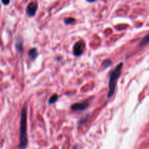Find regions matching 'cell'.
I'll list each match as a JSON object with an SVG mask.
<instances>
[{"label":"cell","mask_w":149,"mask_h":149,"mask_svg":"<svg viewBox=\"0 0 149 149\" xmlns=\"http://www.w3.org/2000/svg\"><path fill=\"white\" fill-rule=\"evenodd\" d=\"M10 0H1V2L4 5H8L10 4Z\"/></svg>","instance_id":"4fadbf2b"},{"label":"cell","mask_w":149,"mask_h":149,"mask_svg":"<svg viewBox=\"0 0 149 149\" xmlns=\"http://www.w3.org/2000/svg\"><path fill=\"white\" fill-rule=\"evenodd\" d=\"M90 104L87 102H84L81 103H75L71 106V109L74 111H83L89 107Z\"/></svg>","instance_id":"5b68a950"},{"label":"cell","mask_w":149,"mask_h":149,"mask_svg":"<svg viewBox=\"0 0 149 149\" xmlns=\"http://www.w3.org/2000/svg\"><path fill=\"white\" fill-rule=\"evenodd\" d=\"M15 48L19 52H22L24 50L23 45V39L21 37H17L15 41Z\"/></svg>","instance_id":"8992f818"},{"label":"cell","mask_w":149,"mask_h":149,"mask_svg":"<svg viewBox=\"0 0 149 149\" xmlns=\"http://www.w3.org/2000/svg\"><path fill=\"white\" fill-rule=\"evenodd\" d=\"M29 56L31 61H34L38 56L37 49L36 48H32V49H31L29 52Z\"/></svg>","instance_id":"52a82bcc"},{"label":"cell","mask_w":149,"mask_h":149,"mask_svg":"<svg viewBox=\"0 0 149 149\" xmlns=\"http://www.w3.org/2000/svg\"><path fill=\"white\" fill-rule=\"evenodd\" d=\"M58 95L57 94H54L52 95V96H51L50 97H49V100H48V103H49V105L51 104H53V103H55V102L58 100Z\"/></svg>","instance_id":"ba28073f"},{"label":"cell","mask_w":149,"mask_h":149,"mask_svg":"<svg viewBox=\"0 0 149 149\" xmlns=\"http://www.w3.org/2000/svg\"><path fill=\"white\" fill-rule=\"evenodd\" d=\"M87 1H88V2H94V1H97V0H87Z\"/></svg>","instance_id":"5bb4252c"},{"label":"cell","mask_w":149,"mask_h":149,"mask_svg":"<svg viewBox=\"0 0 149 149\" xmlns=\"http://www.w3.org/2000/svg\"><path fill=\"white\" fill-rule=\"evenodd\" d=\"M38 9V3L36 1H31L29 3V5L27 6L26 8V14L29 16V17H33L36 15V11Z\"/></svg>","instance_id":"277c9868"},{"label":"cell","mask_w":149,"mask_h":149,"mask_svg":"<svg viewBox=\"0 0 149 149\" xmlns=\"http://www.w3.org/2000/svg\"><path fill=\"white\" fill-rule=\"evenodd\" d=\"M90 116H89V115H87V116H84L83 118H81V119H80L79 121V125H84V124L86 123L87 122H88L89 119H90Z\"/></svg>","instance_id":"9c48e42d"},{"label":"cell","mask_w":149,"mask_h":149,"mask_svg":"<svg viewBox=\"0 0 149 149\" xmlns=\"http://www.w3.org/2000/svg\"><path fill=\"white\" fill-rule=\"evenodd\" d=\"M75 21V19L73 18V17H68V18H65L64 20V22H65V24L66 25H69L73 23Z\"/></svg>","instance_id":"7c38bea8"},{"label":"cell","mask_w":149,"mask_h":149,"mask_svg":"<svg viewBox=\"0 0 149 149\" xmlns=\"http://www.w3.org/2000/svg\"><path fill=\"white\" fill-rule=\"evenodd\" d=\"M111 63H112L110 60H106V61H104L103 63H102V66H103V69H105V68L111 66Z\"/></svg>","instance_id":"30bf717a"},{"label":"cell","mask_w":149,"mask_h":149,"mask_svg":"<svg viewBox=\"0 0 149 149\" xmlns=\"http://www.w3.org/2000/svg\"><path fill=\"white\" fill-rule=\"evenodd\" d=\"M148 42H149V36L148 35H146V36H145V38H143V39L141 40L140 45H141V46H143V45H146L148 43Z\"/></svg>","instance_id":"8fae6325"},{"label":"cell","mask_w":149,"mask_h":149,"mask_svg":"<svg viewBox=\"0 0 149 149\" xmlns=\"http://www.w3.org/2000/svg\"><path fill=\"white\" fill-rule=\"evenodd\" d=\"M84 47H85L84 42L83 41H79L74 45V48H73V53L75 56H80V55H82Z\"/></svg>","instance_id":"3957f363"},{"label":"cell","mask_w":149,"mask_h":149,"mask_svg":"<svg viewBox=\"0 0 149 149\" xmlns=\"http://www.w3.org/2000/svg\"><path fill=\"white\" fill-rule=\"evenodd\" d=\"M28 145L27 108L24 106L21 110L20 121V142L18 149H25Z\"/></svg>","instance_id":"6da1fadb"},{"label":"cell","mask_w":149,"mask_h":149,"mask_svg":"<svg viewBox=\"0 0 149 149\" xmlns=\"http://www.w3.org/2000/svg\"><path fill=\"white\" fill-rule=\"evenodd\" d=\"M122 68H123V63H119L116 68L112 71V72L110 74V78H109V92H108L107 97L111 98L113 95L115 94L116 91V84H117V80L121 76Z\"/></svg>","instance_id":"7a4b0ae2"}]
</instances>
